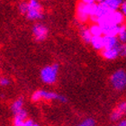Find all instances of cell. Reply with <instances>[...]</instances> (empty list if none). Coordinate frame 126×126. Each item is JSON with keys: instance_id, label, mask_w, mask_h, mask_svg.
<instances>
[{"instance_id": "6da1fadb", "label": "cell", "mask_w": 126, "mask_h": 126, "mask_svg": "<svg viewBox=\"0 0 126 126\" xmlns=\"http://www.w3.org/2000/svg\"><path fill=\"white\" fill-rule=\"evenodd\" d=\"M124 23V16L122 15L120 11H110L107 15L103 16L98 20L96 24H99L100 27L106 26V25H122Z\"/></svg>"}, {"instance_id": "7a4b0ae2", "label": "cell", "mask_w": 126, "mask_h": 126, "mask_svg": "<svg viewBox=\"0 0 126 126\" xmlns=\"http://www.w3.org/2000/svg\"><path fill=\"white\" fill-rule=\"evenodd\" d=\"M58 71V64H53L51 66H46L41 71V79L46 84H53L57 80Z\"/></svg>"}, {"instance_id": "3957f363", "label": "cell", "mask_w": 126, "mask_h": 126, "mask_svg": "<svg viewBox=\"0 0 126 126\" xmlns=\"http://www.w3.org/2000/svg\"><path fill=\"white\" fill-rule=\"evenodd\" d=\"M41 99L45 100H59L62 103L67 102V98L64 95L58 94L54 92H48L44 90H37L32 95V100L33 102H38Z\"/></svg>"}, {"instance_id": "277c9868", "label": "cell", "mask_w": 126, "mask_h": 126, "mask_svg": "<svg viewBox=\"0 0 126 126\" xmlns=\"http://www.w3.org/2000/svg\"><path fill=\"white\" fill-rule=\"evenodd\" d=\"M111 83L116 90H123L126 87V72L123 69L115 71L111 77Z\"/></svg>"}, {"instance_id": "5b68a950", "label": "cell", "mask_w": 126, "mask_h": 126, "mask_svg": "<svg viewBox=\"0 0 126 126\" xmlns=\"http://www.w3.org/2000/svg\"><path fill=\"white\" fill-rule=\"evenodd\" d=\"M93 6H94V4L93 5H86L82 2L79 3L78 8H77V17L79 21L82 23L87 21V19L91 16Z\"/></svg>"}, {"instance_id": "8992f818", "label": "cell", "mask_w": 126, "mask_h": 126, "mask_svg": "<svg viewBox=\"0 0 126 126\" xmlns=\"http://www.w3.org/2000/svg\"><path fill=\"white\" fill-rule=\"evenodd\" d=\"M32 32H33V35L37 41H43L47 37L48 29L43 24H37L32 28Z\"/></svg>"}, {"instance_id": "52a82bcc", "label": "cell", "mask_w": 126, "mask_h": 126, "mask_svg": "<svg viewBox=\"0 0 126 126\" xmlns=\"http://www.w3.org/2000/svg\"><path fill=\"white\" fill-rule=\"evenodd\" d=\"M121 51V45H119L115 48L112 49H106V50H102V56L106 60H115L119 55Z\"/></svg>"}, {"instance_id": "ba28073f", "label": "cell", "mask_w": 126, "mask_h": 126, "mask_svg": "<svg viewBox=\"0 0 126 126\" xmlns=\"http://www.w3.org/2000/svg\"><path fill=\"white\" fill-rule=\"evenodd\" d=\"M126 114V101L119 104V105L113 111L111 118L113 121H118L122 116Z\"/></svg>"}, {"instance_id": "9c48e42d", "label": "cell", "mask_w": 126, "mask_h": 126, "mask_svg": "<svg viewBox=\"0 0 126 126\" xmlns=\"http://www.w3.org/2000/svg\"><path fill=\"white\" fill-rule=\"evenodd\" d=\"M104 49H112V48H115L119 46V41L117 37L114 36H105L104 35ZM103 49V50H104Z\"/></svg>"}, {"instance_id": "30bf717a", "label": "cell", "mask_w": 126, "mask_h": 126, "mask_svg": "<svg viewBox=\"0 0 126 126\" xmlns=\"http://www.w3.org/2000/svg\"><path fill=\"white\" fill-rule=\"evenodd\" d=\"M101 28L103 31V35L117 37L120 26H118V25H106V26H103Z\"/></svg>"}, {"instance_id": "8fae6325", "label": "cell", "mask_w": 126, "mask_h": 126, "mask_svg": "<svg viewBox=\"0 0 126 126\" xmlns=\"http://www.w3.org/2000/svg\"><path fill=\"white\" fill-rule=\"evenodd\" d=\"M27 118L26 112L23 109L17 113H16V117L14 119V126H23L24 121Z\"/></svg>"}, {"instance_id": "7c38bea8", "label": "cell", "mask_w": 126, "mask_h": 126, "mask_svg": "<svg viewBox=\"0 0 126 126\" xmlns=\"http://www.w3.org/2000/svg\"><path fill=\"white\" fill-rule=\"evenodd\" d=\"M93 47L97 50L104 49V37L103 36H93L91 42Z\"/></svg>"}, {"instance_id": "4fadbf2b", "label": "cell", "mask_w": 126, "mask_h": 126, "mask_svg": "<svg viewBox=\"0 0 126 126\" xmlns=\"http://www.w3.org/2000/svg\"><path fill=\"white\" fill-rule=\"evenodd\" d=\"M104 2L105 3V5H107L111 10L116 11L118 10V8H120L121 5L124 2V0H105Z\"/></svg>"}, {"instance_id": "5bb4252c", "label": "cell", "mask_w": 126, "mask_h": 126, "mask_svg": "<svg viewBox=\"0 0 126 126\" xmlns=\"http://www.w3.org/2000/svg\"><path fill=\"white\" fill-rule=\"evenodd\" d=\"M26 16L28 18L32 19V20L42 18V10H37V9H31V8H29L28 12L26 13Z\"/></svg>"}, {"instance_id": "9a60e30c", "label": "cell", "mask_w": 126, "mask_h": 126, "mask_svg": "<svg viewBox=\"0 0 126 126\" xmlns=\"http://www.w3.org/2000/svg\"><path fill=\"white\" fill-rule=\"evenodd\" d=\"M23 105H24V101H23L22 98H19V99H17L13 103V105L11 106V109L14 112V113L16 114L21 110H23Z\"/></svg>"}, {"instance_id": "2e32d148", "label": "cell", "mask_w": 126, "mask_h": 126, "mask_svg": "<svg viewBox=\"0 0 126 126\" xmlns=\"http://www.w3.org/2000/svg\"><path fill=\"white\" fill-rule=\"evenodd\" d=\"M117 39L123 43L126 42V25L124 24L120 25L118 34H117Z\"/></svg>"}, {"instance_id": "e0dca14e", "label": "cell", "mask_w": 126, "mask_h": 126, "mask_svg": "<svg viewBox=\"0 0 126 126\" xmlns=\"http://www.w3.org/2000/svg\"><path fill=\"white\" fill-rule=\"evenodd\" d=\"M90 33L92 34V36H102L103 35V31L102 28L100 27L99 24H92L89 28Z\"/></svg>"}, {"instance_id": "ac0fdd59", "label": "cell", "mask_w": 126, "mask_h": 126, "mask_svg": "<svg viewBox=\"0 0 126 126\" xmlns=\"http://www.w3.org/2000/svg\"><path fill=\"white\" fill-rule=\"evenodd\" d=\"M81 37H82V40H83L86 43H90L93 36H92V34L90 33L89 29H83L81 31Z\"/></svg>"}, {"instance_id": "d6986e66", "label": "cell", "mask_w": 126, "mask_h": 126, "mask_svg": "<svg viewBox=\"0 0 126 126\" xmlns=\"http://www.w3.org/2000/svg\"><path fill=\"white\" fill-rule=\"evenodd\" d=\"M28 6L31 9H37V10H42V6L38 2V0H30L28 3Z\"/></svg>"}, {"instance_id": "ffe728a7", "label": "cell", "mask_w": 126, "mask_h": 126, "mask_svg": "<svg viewBox=\"0 0 126 126\" xmlns=\"http://www.w3.org/2000/svg\"><path fill=\"white\" fill-rule=\"evenodd\" d=\"M77 126H95V123H94V119L92 118H87L85 121H83L81 124H79Z\"/></svg>"}, {"instance_id": "44dd1931", "label": "cell", "mask_w": 126, "mask_h": 126, "mask_svg": "<svg viewBox=\"0 0 126 126\" xmlns=\"http://www.w3.org/2000/svg\"><path fill=\"white\" fill-rule=\"evenodd\" d=\"M19 9H20V12L22 14H26L28 12V9H29V6H28V3H22L20 6H19Z\"/></svg>"}, {"instance_id": "7402d4cb", "label": "cell", "mask_w": 126, "mask_h": 126, "mask_svg": "<svg viewBox=\"0 0 126 126\" xmlns=\"http://www.w3.org/2000/svg\"><path fill=\"white\" fill-rule=\"evenodd\" d=\"M9 79H6V78H1L0 79V85L3 86V87H5V86H8L9 85Z\"/></svg>"}, {"instance_id": "603a6c76", "label": "cell", "mask_w": 126, "mask_h": 126, "mask_svg": "<svg viewBox=\"0 0 126 126\" xmlns=\"http://www.w3.org/2000/svg\"><path fill=\"white\" fill-rule=\"evenodd\" d=\"M120 8H121V11H120V12L122 13V15H123L124 17H126V1L123 2V4L121 5Z\"/></svg>"}, {"instance_id": "cb8c5ba5", "label": "cell", "mask_w": 126, "mask_h": 126, "mask_svg": "<svg viewBox=\"0 0 126 126\" xmlns=\"http://www.w3.org/2000/svg\"><path fill=\"white\" fill-rule=\"evenodd\" d=\"M120 54H121L122 56L126 57V44L121 45V51H120Z\"/></svg>"}, {"instance_id": "d4e9b609", "label": "cell", "mask_w": 126, "mask_h": 126, "mask_svg": "<svg viewBox=\"0 0 126 126\" xmlns=\"http://www.w3.org/2000/svg\"><path fill=\"white\" fill-rule=\"evenodd\" d=\"M82 3H84L86 5H93V4H95V0H81Z\"/></svg>"}, {"instance_id": "484cf974", "label": "cell", "mask_w": 126, "mask_h": 126, "mask_svg": "<svg viewBox=\"0 0 126 126\" xmlns=\"http://www.w3.org/2000/svg\"><path fill=\"white\" fill-rule=\"evenodd\" d=\"M33 122L32 121V120H25L24 121V124H23V126H32L33 125Z\"/></svg>"}, {"instance_id": "4316f807", "label": "cell", "mask_w": 126, "mask_h": 126, "mask_svg": "<svg viewBox=\"0 0 126 126\" xmlns=\"http://www.w3.org/2000/svg\"><path fill=\"white\" fill-rule=\"evenodd\" d=\"M117 126H126V120H122Z\"/></svg>"}, {"instance_id": "83f0119b", "label": "cell", "mask_w": 126, "mask_h": 126, "mask_svg": "<svg viewBox=\"0 0 126 126\" xmlns=\"http://www.w3.org/2000/svg\"><path fill=\"white\" fill-rule=\"evenodd\" d=\"M32 126H39V125H38L37 124H33V125H32Z\"/></svg>"}]
</instances>
